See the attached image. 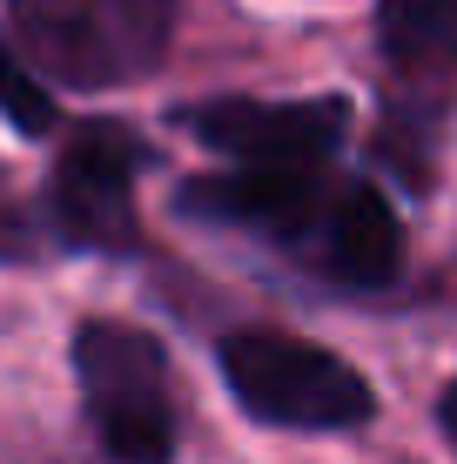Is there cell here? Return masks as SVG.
Returning <instances> with one entry per match:
<instances>
[{
	"mask_svg": "<svg viewBox=\"0 0 457 464\" xmlns=\"http://www.w3.org/2000/svg\"><path fill=\"white\" fill-rule=\"evenodd\" d=\"M223 377L235 404L282 430H350L376 411L370 383L323 343L282 337V330H243L223 343Z\"/></svg>",
	"mask_w": 457,
	"mask_h": 464,
	"instance_id": "cell-1",
	"label": "cell"
},
{
	"mask_svg": "<svg viewBox=\"0 0 457 464\" xmlns=\"http://www.w3.org/2000/svg\"><path fill=\"white\" fill-rule=\"evenodd\" d=\"M88 418L108 458L121 464H168L176 451V404H168V357L135 324H81L74 330Z\"/></svg>",
	"mask_w": 457,
	"mask_h": 464,
	"instance_id": "cell-2",
	"label": "cell"
},
{
	"mask_svg": "<svg viewBox=\"0 0 457 464\" xmlns=\"http://www.w3.org/2000/svg\"><path fill=\"white\" fill-rule=\"evenodd\" d=\"M135 169H141V149L129 128L115 121L74 128L54 162V188H47L54 229L81 249H129L135 243Z\"/></svg>",
	"mask_w": 457,
	"mask_h": 464,
	"instance_id": "cell-3",
	"label": "cell"
},
{
	"mask_svg": "<svg viewBox=\"0 0 457 464\" xmlns=\"http://www.w3.org/2000/svg\"><path fill=\"white\" fill-rule=\"evenodd\" d=\"M215 155H235V169H282V175H317L337 141L350 135L343 102H209L188 115Z\"/></svg>",
	"mask_w": 457,
	"mask_h": 464,
	"instance_id": "cell-4",
	"label": "cell"
},
{
	"mask_svg": "<svg viewBox=\"0 0 457 464\" xmlns=\"http://www.w3.org/2000/svg\"><path fill=\"white\" fill-rule=\"evenodd\" d=\"M7 21H14L21 54L68 88H108V82L135 74L115 27H108V14H101V0H14Z\"/></svg>",
	"mask_w": 457,
	"mask_h": 464,
	"instance_id": "cell-5",
	"label": "cell"
},
{
	"mask_svg": "<svg viewBox=\"0 0 457 464\" xmlns=\"http://www.w3.org/2000/svg\"><path fill=\"white\" fill-rule=\"evenodd\" d=\"M303 256H317V269L329 283H350V290H376V283L397 276L404 263V229L384 209L370 182H329L309 236L296 243Z\"/></svg>",
	"mask_w": 457,
	"mask_h": 464,
	"instance_id": "cell-6",
	"label": "cell"
},
{
	"mask_svg": "<svg viewBox=\"0 0 457 464\" xmlns=\"http://www.w3.org/2000/svg\"><path fill=\"white\" fill-rule=\"evenodd\" d=\"M329 196L323 169L317 175H282V169H235V175H209V182L182 188V209L202 222H229V229H256L276 243H303Z\"/></svg>",
	"mask_w": 457,
	"mask_h": 464,
	"instance_id": "cell-7",
	"label": "cell"
},
{
	"mask_svg": "<svg viewBox=\"0 0 457 464\" xmlns=\"http://www.w3.org/2000/svg\"><path fill=\"white\" fill-rule=\"evenodd\" d=\"M376 34L404 68H457V0H384Z\"/></svg>",
	"mask_w": 457,
	"mask_h": 464,
	"instance_id": "cell-8",
	"label": "cell"
},
{
	"mask_svg": "<svg viewBox=\"0 0 457 464\" xmlns=\"http://www.w3.org/2000/svg\"><path fill=\"white\" fill-rule=\"evenodd\" d=\"M108 27H115L121 54H129V68H155L162 61V41H168V21H176V0H101Z\"/></svg>",
	"mask_w": 457,
	"mask_h": 464,
	"instance_id": "cell-9",
	"label": "cell"
},
{
	"mask_svg": "<svg viewBox=\"0 0 457 464\" xmlns=\"http://www.w3.org/2000/svg\"><path fill=\"white\" fill-rule=\"evenodd\" d=\"M0 108H7V121L27 128V135H47V128H54V102L27 82V68L7 54V47H0Z\"/></svg>",
	"mask_w": 457,
	"mask_h": 464,
	"instance_id": "cell-10",
	"label": "cell"
},
{
	"mask_svg": "<svg viewBox=\"0 0 457 464\" xmlns=\"http://www.w3.org/2000/svg\"><path fill=\"white\" fill-rule=\"evenodd\" d=\"M444 430H451V444H457V383L444 391Z\"/></svg>",
	"mask_w": 457,
	"mask_h": 464,
	"instance_id": "cell-11",
	"label": "cell"
}]
</instances>
